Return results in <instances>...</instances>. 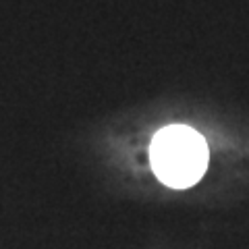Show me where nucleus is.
Masks as SVG:
<instances>
[{"mask_svg":"<svg viewBox=\"0 0 249 249\" xmlns=\"http://www.w3.org/2000/svg\"><path fill=\"white\" fill-rule=\"evenodd\" d=\"M156 177L175 189L196 185L208 166V145L197 131L173 124L156 133L150 145Z\"/></svg>","mask_w":249,"mask_h":249,"instance_id":"f257e3e1","label":"nucleus"}]
</instances>
